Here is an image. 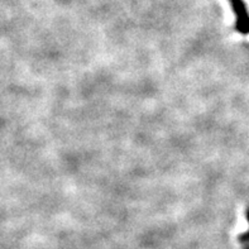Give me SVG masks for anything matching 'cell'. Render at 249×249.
<instances>
[{
    "instance_id": "obj_1",
    "label": "cell",
    "mask_w": 249,
    "mask_h": 249,
    "mask_svg": "<svg viewBox=\"0 0 249 249\" xmlns=\"http://www.w3.org/2000/svg\"><path fill=\"white\" fill-rule=\"evenodd\" d=\"M229 1L237 16V22H235L237 31L242 35H249V12L246 3L243 0H229Z\"/></svg>"
},
{
    "instance_id": "obj_2",
    "label": "cell",
    "mask_w": 249,
    "mask_h": 249,
    "mask_svg": "<svg viewBox=\"0 0 249 249\" xmlns=\"http://www.w3.org/2000/svg\"><path fill=\"white\" fill-rule=\"evenodd\" d=\"M247 219H248V223H249V209L247 210Z\"/></svg>"
},
{
    "instance_id": "obj_3",
    "label": "cell",
    "mask_w": 249,
    "mask_h": 249,
    "mask_svg": "<svg viewBox=\"0 0 249 249\" xmlns=\"http://www.w3.org/2000/svg\"><path fill=\"white\" fill-rule=\"evenodd\" d=\"M244 249H249V243L247 246H244Z\"/></svg>"
}]
</instances>
